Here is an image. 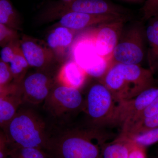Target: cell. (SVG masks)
Returning a JSON list of instances; mask_svg holds the SVG:
<instances>
[{
	"instance_id": "9a60e30c",
	"label": "cell",
	"mask_w": 158,
	"mask_h": 158,
	"mask_svg": "<svg viewBox=\"0 0 158 158\" xmlns=\"http://www.w3.org/2000/svg\"><path fill=\"white\" fill-rule=\"evenodd\" d=\"M150 20L145 31L148 44L147 59L149 69L154 74L158 71V16Z\"/></svg>"
},
{
	"instance_id": "8992f818",
	"label": "cell",
	"mask_w": 158,
	"mask_h": 158,
	"mask_svg": "<svg viewBox=\"0 0 158 158\" xmlns=\"http://www.w3.org/2000/svg\"><path fill=\"white\" fill-rule=\"evenodd\" d=\"M145 31L141 24H136L123 31L112 56L114 63L140 65L145 56Z\"/></svg>"
},
{
	"instance_id": "ac0fdd59",
	"label": "cell",
	"mask_w": 158,
	"mask_h": 158,
	"mask_svg": "<svg viewBox=\"0 0 158 158\" xmlns=\"http://www.w3.org/2000/svg\"><path fill=\"white\" fill-rule=\"evenodd\" d=\"M131 141L128 138L119 135L111 142L104 144L102 158H127Z\"/></svg>"
},
{
	"instance_id": "6da1fadb",
	"label": "cell",
	"mask_w": 158,
	"mask_h": 158,
	"mask_svg": "<svg viewBox=\"0 0 158 158\" xmlns=\"http://www.w3.org/2000/svg\"><path fill=\"white\" fill-rule=\"evenodd\" d=\"M110 137L104 128L73 123L55 131L47 153L50 158H102Z\"/></svg>"
},
{
	"instance_id": "3957f363",
	"label": "cell",
	"mask_w": 158,
	"mask_h": 158,
	"mask_svg": "<svg viewBox=\"0 0 158 158\" xmlns=\"http://www.w3.org/2000/svg\"><path fill=\"white\" fill-rule=\"evenodd\" d=\"M152 72L140 65L112 64L99 81L111 91L118 102L133 98L154 86Z\"/></svg>"
},
{
	"instance_id": "e0dca14e",
	"label": "cell",
	"mask_w": 158,
	"mask_h": 158,
	"mask_svg": "<svg viewBox=\"0 0 158 158\" xmlns=\"http://www.w3.org/2000/svg\"><path fill=\"white\" fill-rule=\"evenodd\" d=\"M22 104L20 93L0 96V125L2 127L11 120Z\"/></svg>"
},
{
	"instance_id": "7a4b0ae2",
	"label": "cell",
	"mask_w": 158,
	"mask_h": 158,
	"mask_svg": "<svg viewBox=\"0 0 158 158\" xmlns=\"http://www.w3.org/2000/svg\"><path fill=\"white\" fill-rule=\"evenodd\" d=\"M3 128L9 146L34 148L46 152L54 132L41 109L24 103Z\"/></svg>"
},
{
	"instance_id": "d4e9b609",
	"label": "cell",
	"mask_w": 158,
	"mask_h": 158,
	"mask_svg": "<svg viewBox=\"0 0 158 158\" xmlns=\"http://www.w3.org/2000/svg\"><path fill=\"white\" fill-rule=\"evenodd\" d=\"M158 113V95L156 98L140 114H138V116H136L134 119L132 121L130 124L123 130L122 132L123 131L130 126L135 123L136 122L141 120L143 118L150 117V116H154Z\"/></svg>"
},
{
	"instance_id": "d6a6232c",
	"label": "cell",
	"mask_w": 158,
	"mask_h": 158,
	"mask_svg": "<svg viewBox=\"0 0 158 158\" xmlns=\"http://www.w3.org/2000/svg\"><path fill=\"white\" fill-rule=\"evenodd\" d=\"M155 158H158V148L157 149L156 152L155 157Z\"/></svg>"
},
{
	"instance_id": "1f68e13d",
	"label": "cell",
	"mask_w": 158,
	"mask_h": 158,
	"mask_svg": "<svg viewBox=\"0 0 158 158\" xmlns=\"http://www.w3.org/2000/svg\"><path fill=\"white\" fill-rule=\"evenodd\" d=\"M5 138H6V137H5V135H2V134H0V141L3 140V139H5Z\"/></svg>"
},
{
	"instance_id": "f546056e",
	"label": "cell",
	"mask_w": 158,
	"mask_h": 158,
	"mask_svg": "<svg viewBox=\"0 0 158 158\" xmlns=\"http://www.w3.org/2000/svg\"><path fill=\"white\" fill-rule=\"evenodd\" d=\"M9 147L6 138L0 141V158H8Z\"/></svg>"
},
{
	"instance_id": "30bf717a",
	"label": "cell",
	"mask_w": 158,
	"mask_h": 158,
	"mask_svg": "<svg viewBox=\"0 0 158 158\" xmlns=\"http://www.w3.org/2000/svg\"><path fill=\"white\" fill-rule=\"evenodd\" d=\"M127 19H123L99 25L88 32L100 56L111 60L114 48L123 31Z\"/></svg>"
},
{
	"instance_id": "f1b7e54d",
	"label": "cell",
	"mask_w": 158,
	"mask_h": 158,
	"mask_svg": "<svg viewBox=\"0 0 158 158\" xmlns=\"http://www.w3.org/2000/svg\"><path fill=\"white\" fill-rule=\"evenodd\" d=\"M129 139L131 144L127 158H147L146 148L140 146Z\"/></svg>"
},
{
	"instance_id": "836d02e7",
	"label": "cell",
	"mask_w": 158,
	"mask_h": 158,
	"mask_svg": "<svg viewBox=\"0 0 158 158\" xmlns=\"http://www.w3.org/2000/svg\"><path fill=\"white\" fill-rule=\"evenodd\" d=\"M73 1H74V0H62V1H63V2H70Z\"/></svg>"
},
{
	"instance_id": "83f0119b",
	"label": "cell",
	"mask_w": 158,
	"mask_h": 158,
	"mask_svg": "<svg viewBox=\"0 0 158 158\" xmlns=\"http://www.w3.org/2000/svg\"><path fill=\"white\" fill-rule=\"evenodd\" d=\"M13 79L9 64L0 60V86L9 85Z\"/></svg>"
},
{
	"instance_id": "603a6c76",
	"label": "cell",
	"mask_w": 158,
	"mask_h": 158,
	"mask_svg": "<svg viewBox=\"0 0 158 158\" xmlns=\"http://www.w3.org/2000/svg\"><path fill=\"white\" fill-rule=\"evenodd\" d=\"M127 138L136 144L146 148L158 143V127Z\"/></svg>"
},
{
	"instance_id": "2e32d148",
	"label": "cell",
	"mask_w": 158,
	"mask_h": 158,
	"mask_svg": "<svg viewBox=\"0 0 158 158\" xmlns=\"http://www.w3.org/2000/svg\"><path fill=\"white\" fill-rule=\"evenodd\" d=\"M76 32L60 26L49 34L47 43L53 50L64 52L73 44Z\"/></svg>"
},
{
	"instance_id": "4dcf8cb0",
	"label": "cell",
	"mask_w": 158,
	"mask_h": 158,
	"mask_svg": "<svg viewBox=\"0 0 158 158\" xmlns=\"http://www.w3.org/2000/svg\"><path fill=\"white\" fill-rule=\"evenodd\" d=\"M122 1L127 2H141L142 0H122Z\"/></svg>"
},
{
	"instance_id": "e575fe53",
	"label": "cell",
	"mask_w": 158,
	"mask_h": 158,
	"mask_svg": "<svg viewBox=\"0 0 158 158\" xmlns=\"http://www.w3.org/2000/svg\"><path fill=\"white\" fill-rule=\"evenodd\" d=\"M157 83L158 85V80H157Z\"/></svg>"
},
{
	"instance_id": "ba28073f",
	"label": "cell",
	"mask_w": 158,
	"mask_h": 158,
	"mask_svg": "<svg viewBox=\"0 0 158 158\" xmlns=\"http://www.w3.org/2000/svg\"><path fill=\"white\" fill-rule=\"evenodd\" d=\"M69 12L129 16L126 9L106 0H74L70 2L62 1L51 6L45 14L48 17H60L62 15Z\"/></svg>"
},
{
	"instance_id": "5b68a950",
	"label": "cell",
	"mask_w": 158,
	"mask_h": 158,
	"mask_svg": "<svg viewBox=\"0 0 158 158\" xmlns=\"http://www.w3.org/2000/svg\"><path fill=\"white\" fill-rule=\"evenodd\" d=\"M84 98L83 112L87 118L85 123L102 128L112 125L118 102L103 84L99 81L94 84Z\"/></svg>"
},
{
	"instance_id": "9c48e42d",
	"label": "cell",
	"mask_w": 158,
	"mask_h": 158,
	"mask_svg": "<svg viewBox=\"0 0 158 158\" xmlns=\"http://www.w3.org/2000/svg\"><path fill=\"white\" fill-rule=\"evenodd\" d=\"M158 95V86L142 91L133 98L118 102L113 115L112 126L119 127L121 131Z\"/></svg>"
},
{
	"instance_id": "4fadbf2b",
	"label": "cell",
	"mask_w": 158,
	"mask_h": 158,
	"mask_svg": "<svg viewBox=\"0 0 158 158\" xmlns=\"http://www.w3.org/2000/svg\"><path fill=\"white\" fill-rule=\"evenodd\" d=\"M19 45L24 56L31 67H44L52 58V53L50 50L43 47L33 40L23 39Z\"/></svg>"
},
{
	"instance_id": "8fae6325",
	"label": "cell",
	"mask_w": 158,
	"mask_h": 158,
	"mask_svg": "<svg viewBox=\"0 0 158 158\" xmlns=\"http://www.w3.org/2000/svg\"><path fill=\"white\" fill-rule=\"evenodd\" d=\"M21 84L22 103L36 106L42 104L54 86L51 78L41 72L25 77Z\"/></svg>"
},
{
	"instance_id": "52a82bcc",
	"label": "cell",
	"mask_w": 158,
	"mask_h": 158,
	"mask_svg": "<svg viewBox=\"0 0 158 158\" xmlns=\"http://www.w3.org/2000/svg\"><path fill=\"white\" fill-rule=\"evenodd\" d=\"M72 45L73 60L88 76L102 78L110 68L112 62L99 56L87 31L76 39Z\"/></svg>"
},
{
	"instance_id": "484cf974",
	"label": "cell",
	"mask_w": 158,
	"mask_h": 158,
	"mask_svg": "<svg viewBox=\"0 0 158 158\" xmlns=\"http://www.w3.org/2000/svg\"><path fill=\"white\" fill-rule=\"evenodd\" d=\"M17 38L16 31L0 24V46H4L11 41L16 40Z\"/></svg>"
},
{
	"instance_id": "7402d4cb",
	"label": "cell",
	"mask_w": 158,
	"mask_h": 158,
	"mask_svg": "<svg viewBox=\"0 0 158 158\" xmlns=\"http://www.w3.org/2000/svg\"><path fill=\"white\" fill-rule=\"evenodd\" d=\"M9 147V158H50L47 153L39 148Z\"/></svg>"
},
{
	"instance_id": "7c38bea8",
	"label": "cell",
	"mask_w": 158,
	"mask_h": 158,
	"mask_svg": "<svg viewBox=\"0 0 158 158\" xmlns=\"http://www.w3.org/2000/svg\"><path fill=\"white\" fill-rule=\"evenodd\" d=\"M128 16L114 15H91L77 12H69L60 17V26L69 30L78 31L90 27L111 22L123 19H128Z\"/></svg>"
},
{
	"instance_id": "277c9868",
	"label": "cell",
	"mask_w": 158,
	"mask_h": 158,
	"mask_svg": "<svg viewBox=\"0 0 158 158\" xmlns=\"http://www.w3.org/2000/svg\"><path fill=\"white\" fill-rule=\"evenodd\" d=\"M84 100L79 89L58 84L54 85L41 109L54 129H58L73 123L83 112Z\"/></svg>"
},
{
	"instance_id": "44dd1931",
	"label": "cell",
	"mask_w": 158,
	"mask_h": 158,
	"mask_svg": "<svg viewBox=\"0 0 158 158\" xmlns=\"http://www.w3.org/2000/svg\"><path fill=\"white\" fill-rule=\"evenodd\" d=\"M17 23V14L11 3L9 0H0V24L15 30Z\"/></svg>"
},
{
	"instance_id": "ffe728a7",
	"label": "cell",
	"mask_w": 158,
	"mask_h": 158,
	"mask_svg": "<svg viewBox=\"0 0 158 158\" xmlns=\"http://www.w3.org/2000/svg\"><path fill=\"white\" fill-rule=\"evenodd\" d=\"M15 84L20 85L25 77L29 65L20 47H19L15 56L9 64Z\"/></svg>"
},
{
	"instance_id": "5bb4252c",
	"label": "cell",
	"mask_w": 158,
	"mask_h": 158,
	"mask_svg": "<svg viewBox=\"0 0 158 158\" xmlns=\"http://www.w3.org/2000/svg\"><path fill=\"white\" fill-rule=\"evenodd\" d=\"M88 76L85 71L72 59L60 68L56 80L58 84L79 90L85 84Z\"/></svg>"
},
{
	"instance_id": "d6986e66",
	"label": "cell",
	"mask_w": 158,
	"mask_h": 158,
	"mask_svg": "<svg viewBox=\"0 0 158 158\" xmlns=\"http://www.w3.org/2000/svg\"><path fill=\"white\" fill-rule=\"evenodd\" d=\"M157 127L158 113L154 116L136 122L122 132L119 135L130 138Z\"/></svg>"
},
{
	"instance_id": "cb8c5ba5",
	"label": "cell",
	"mask_w": 158,
	"mask_h": 158,
	"mask_svg": "<svg viewBox=\"0 0 158 158\" xmlns=\"http://www.w3.org/2000/svg\"><path fill=\"white\" fill-rule=\"evenodd\" d=\"M19 46V44L17 42V40L11 41L3 46L0 52L1 60L9 64L15 56Z\"/></svg>"
},
{
	"instance_id": "4316f807",
	"label": "cell",
	"mask_w": 158,
	"mask_h": 158,
	"mask_svg": "<svg viewBox=\"0 0 158 158\" xmlns=\"http://www.w3.org/2000/svg\"><path fill=\"white\" fill-rule=\"evenodd\" d=\"M143 19L149 20L158 16V0H146L142 8Z\"/></svg>"
}]
</instances>
